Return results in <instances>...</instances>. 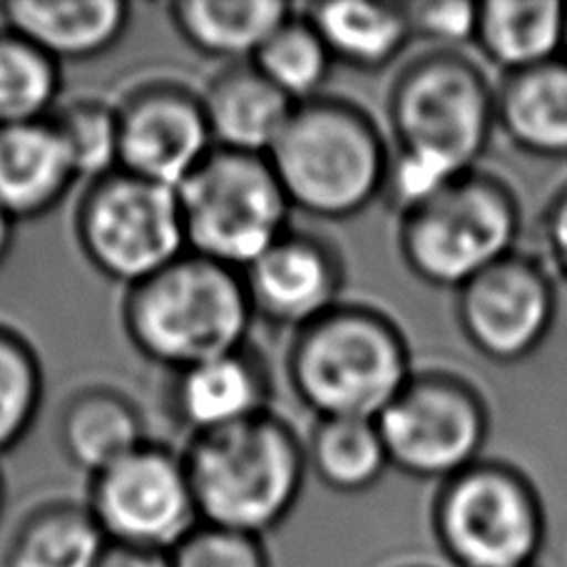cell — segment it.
<instances>
[{
  "mask_svg": "<svg viewBox=\"0 0 567 567\" xmlns=\"http://www.w3.org/2000/svg\"><path fill=\"white\" fill-rule=\"evenodd\" d=\"M284 373L313 419L377 421L416 367L406 331L389 311L343 299L291 333Z\"/></svg>",
  "mask_w": 567,
  "mask_h": 567,
  "instance_id": "1",
  "label": "cell"
},
{
  "mask_svg": "<svg viewBox=\"0 0 567 567\" xmlns=\"http://www.w3.org/2000/svg\"><path fill=\"white\" fill-rule=\"evenodd\" d=\"M202 525L265 540L297 508L307 451L277 411L187 439L182 449Z\"/></svg>",
  "mask_w": 567,
  "mask_h": 567,
  "instance_id": "2",
  "label": "cell"
},
{
  "mask_svg": "<svg viewBox=\"0 0 567 567\" xmlns=\"http://www.w3.org/2000/svg\"><path fill=\"white\" fill-rule=\"evenodd\" d=\"M255 323L241 271L192 251L123 289L120 299L130 347L169 373L247 347Z\"/></svg>",
  "mask_w": 567,
  "mask_h": 567,
  "instance_id": "3",
  "label": "cell"
},
{
  "mask_svg": "<svg viewBox=\"0 0 567 567\" xmlns=\"http://www.w3.org/2000/svg\"><path fill=\"white\" fill-rule=\"evenodd\" d=\"M389 155V135L367 107L323 93L293 107L267 159L293 212L349 221L381 202Z\"/></svg>",
  "mask_w": 567,
  "mask_h": 567,
  "instance_id": "4",
  "label": "cell"
},
{
  "mask_svg": "<svg viewBox=\"0 0 567 567\" xmlns=\"http://www.w3.org/2000/svg\"><path fill=\"white\" fill-rule=\"evenodd\" d=\"M523 205L508 179L475 167L439 195L396 217V249L406 269L433 289L458 291L518 251Z\"/></svg>",
  "mask_w": 567,
  "mask_h": 567,
  "instance_id": "5",
  "label": "cell"
},
{
  "mask_svg": "<svg viewBox=\"0 0 567 567\" xmlns=\"http://www.w3.org/2000/svg\"><path fill=\"white\" fill-rule=\"evenodd\" d=\"M393 150L433 157L458 172L481 167L495 125V85L468 53L423 50L403 63L386 97Z\"/></svg>",
  "mask_w": 567,
  "mask_h": 567,
  "instance_id": "6",
  "label": "cell"
},
{
  "mask_svg": "<svg viewBox=\"0 0 567 567\" xmlns=\"http://www.w3.org/2000/svg\"><path fill=\"white\" fill-rule=\"evenodd\" d=\"M431 530L451 567H535L548 538V513L528 473L481 458L435 485Z\"/></svg>",
  "mask_w": 567,
  "mask_h": 567,
  "instance_id": "7",
  "label": "cell"
},
{
  "mask_svg": "<svg viewBox=\"0 0 567 567\" xmlns=\"http://www.w3.org/2000/svg\"><path fill=\"white\" fill-rule=\"evenodd\" d=\"M192 255L247 269L291 227L293 209L265 155L215 147L175 189Z\"/></svg>",
  "mask_w": 567,
  "mask_h": 567,
  "instance_id": "8",
  "label": "cell"
},
{
  "mask_svg": "<svg viewBox=\"0 0 567 567\" xmlns=\"http://www.w3.org/2000/svg\"><path fill=\"white\" fill-rule=\"evenodd\" d=\"M73 235L87 265L123 289L187 251L177 192L125 169L85 182L75 202Z\"/></svg>",
  "mask_w": 567,
  "mask_h": 567,
  "instance_id": "9",
  "label": "cell"
},
{
  "mask_svg": "<svg viewBox=\"0 0 567 567\" xmlns=\"http://www.w3.org/2000/svg\"><path fill=\"white\" fill-rule=\"evenodd\" d=\"M377 425L393 471L441 485L483 458L493 416L485 393L463 373L416 369Z\"/></svg>",
  "mask_w": 567,
  "mask_h": 567,
  "instance_id": "10",
  "label": "cell"
},
{
  "mask_svg": "<svg viewBox=\"0 0 567 567\" xmlns=\"http://www.w3.org/2000/svg\"><path fill=\"white\" fill-rule=\"evenodd\" d=\"M85 505L110 545L172 553L199 525L182 451L147 441L87 478Z\"/></svg>",
  "mask_w": 567,
  "mask_h": 567,
  "instance_id": "11",
  "label": "cell"
},
{
  "mask_svg": "<svg viewBox=\"0 0 567 567\" xmlns=\"http://www.w3.org/2000/svg\"><path fill=\"white\" fill-rule=\"evenodd\" d=\"M558 279L545 259L513 251L455 291L453 313L465 343L495 367L533 359L558 323Z\"/></svg>",
  "mask_w": 567,
  "mask_h": 567,
  "instance_id": "12",
  "label": "cell"
},
{
  "mask_svg": "<svg viewBox=\"0 0 567 567\" xmlns=\"http://www.w3.org/2000/svg\"><path fill=\"white\" fill-rule=\"evenodd\" d=\"M117 110V169L177 189L212 142L202 90L172 73H147L125 85Z\"/></svg>",
  "mask_w": 567,
  "mask_h": 567,
  "instance_id": "13",
  "label": "cell"
},
{
  "mask_svg": "<svg viewBox=\"0 0 567 567\" xmlns=\"http://www.w3.org/2000/svg\"><path fill=\"white\" fill-rule=\"evenodd\" d=\"M347 275V257L333 237L297 225L241 269L255 319L289 333L339 307Z\"/></svg>",
  "mask_w": 567,
  "mask_h": 567,
  "instance_id": "14",
  "label": "cell"
},
{
  "mask_svg": "<svg viewBox=\"0 0 567 567\" xmlns=\"http://www.w3.org/2000/svg\"><path fill=\"white\" fill-rule=\"evenodd\" d=\"M169 377V416L187 439L275 411V373L251 341Z\"/></svg>",
  "mask_w": 567,
  "mask_h": 567,
  "instance_id": "15",
  "label": "cell"
},
{
  "mask_svg": "<svg viewBox=\"0 0 567 567\" xmlns=\"http://www.w3.org/2000/svg\"><path fill=\"white\" fill-rule=\"evenodd\" d=\"M133 23L125 0H6L0 25L16 30L58 65L90 63L113 50Z\"/></svg>",
  "mask_w": 567,
  "mask_h": 567,
  "instance_id": "16",
  "label": "cell"
},
{
  "mask_svg": "<svg viewBox=\"0 0 567 567\" xmlns=\"http://www.w3.org/2000/svg\"><path fill=\"white\" fill-rule=\"evenodd\" d=\"M58 449L87 478L150 441L140 403L110 383L70 393L58 413Z\"/></svg>",
  "mask_w": 567,
  "mask_h": 567,
  "instance_id": "17",
  "label": "cell"
},
{
  "mask_svg": "<svg viewBox=\"0 0 567 567\" xmlns=\"http://www.w3.org/2000/svg\"><path fill=\"white\" fill-rule=\"evenodd\" d=\"M199 90L215 147L245 155L267 157L297 107L251 63L221 65Z\"/></svg>",
  "mask_w": 567,
  "mask_h": 567,
  "instance_id": "18",
  "label": "cell"
},
{
  "mask_svg": "<svg viewBox=\"0 0 567 567\" xmlns=\"http://www.w3.org/2000/svg\"><path fill=\"white\" fill-rule=\"evenodd\" d=\"M78 182L68 152L48 120L0 127V212L16 225L50 215Z\"/></svg>",
  "mask_w": 567,
  "mask_h": 567,
  "instance_id": "19",
  "label": "cell"
},
{
  "mask_svg": "<svg viewBox=\"0 0 567 567\" xmlns=\"http://www.w3.org/2000/svg\"><path fill=\"white\" fill-rule=\"evenodd\" d=\"M495 125L523 155L567 159V60L505 75L495 85Z\"/></svg>",
  "mask_w": 567,
  "mask_h": 567,
  "instance_id": "20",
  "label": "cell"
},
{
  "mask_svg": "<svg viewBox=\"0 0 567 567\" xmlns=\"http://www.w3.org/2000/svg\"><path fill=\"white\" fill-rule=\"evenodd\" d=\"M293 10L279 0H179L169 23L189 50L221 68L251 63Z\"/></svg>",
  "mask_w": 567,
  "mask_h": 567,
  "instance_id": "21",
  "label": "cell"
},
{
  "mask_svg": "<svg viewBox=\"0 0 567 567\" xmlns=\"http://www.w3.org/2000/svg\"><path fill=\"white\" fill-rule=\"evenodd\" d=\"M327 45L333 65L381 73L413 43L403 3L329 0L299 8Z\"/></svg>",
  "mask_w": 567,
  "mask_h": 567,
  "instance_id": "22",
  "label": "cell"
},
{
  "mask_svg": "<svg viewBox=\"0 0 567 567\" xmlns=\"http://www.w3.org/2000/svg\"><path fill=\"white\" fill-rule=\"evenodd\" d=\"M565 10L560 0H488L478 3L473 48L503 75L563 58Z\"/></svg>",
  "mask_w": 567,
  "mask_h": 567,
  "instance_id": "23",
  "label": "cell"
},
{
  "mask_svg": "<svg viewBox=\"0 0 567 567\" xmlns=\"http://www.w3.org/2000/svg\"><path fill=\"white\" fill-rule=\"evenodd\" d=\"M107 540L85 501L50 498L20 515L3 567H97Z\"/></svg>",
  "mask_w": 567,
  "mask_h": 567,
  "instance_id": "24",
  "label": "cell"
},
{
  "mask_svg": "<svg viewBox=\"0 0 567 567\" xmlns=\"http://www.w3.org/2000/svg\"><path fill=\"white\" fill-rule=\"evenodd\" d=\"M303 451L313 478L341 495L371 491L391 468L377 421L317 419Z\"/></svg>",
  "mask_w": 567,
  "mask_h": 567,
  "instance_id": "25",
  "label": "cell"
},
{
  "mask_svg": "<svg viewBox=\"0 0 567 567\" xmlns=\"http://www.w3.org/2000/svg\"><path fill=\"white\" fill-rule=\"evenodd\" d=\"M63 100V65L0 25V127L45 123Z\"/></svg>",
  "mask_w": 567,
  "mask_h": 567,
  "instance_id": "26",
  "label": "cell"
},
{
  "mask_svg": "<svg viewBox=\"0 0 567 567\" xmlns=\"http://www.w3.org/2000/svg\"><path fill=\"white\" fill-rule=\"evenodd\" d=\"M251 65L293 105H301L323 95L333 60L317 30L297 8L261 45Z\"/></svg>",
  "mask_w": 567,
  "mask_h": 567,
  "instance_id": "27",
  "label": "cell"
},
{
  "mask_svg": "<svg viewBox=\"0 0 567 567\" xmlns=\"http://www.w3.org/2000/svg\"><path fill=\"white\" fill-rule=\"evenodd\" d=\"M45 401L43 359L23 331L0 321V458L38 423Z\"/></svg>",
  "mask_w": 567,
  "mask_h": 567,
  "instance_id": "28",
  "label": "cell"
},
{
  "mask_svg": "<svg viewBox=\"0 0 567 567\" xmlns=\"http://www.w3.org/2000/svg\"><path fill=\"white\" fill-rule=\"evenodd\" d=\"M80 182H93L117 169V110L115 100L75 95L60 100L48 120Z\"/></svg>",
  "mask_w": 567,
  "mask_h": 567,
  "instance_id": "29",
  "label": "cell"
},
{
  "mask_svg": "<svg viewBox=\"0 0 567 567\" xmlns=\"http://www.w3.org/2000/svg\"><path fill=\"white\" fill-rule=\"evenodd\" d=\"M411 38L425 45V50H455L465 53V48L475 43L478 28V3L471 0H413L403 3Z\"/></svg>",
  "mask_w": 567,
  "mask_h": 567,
  "instance_id": "30",
  "label": "cell"
},
{
  "mask_svg": "<svg viewBox=\"0 0 567 567\" xmlns=\"http://www.w3.org/2000/svg\"><path fill=\"white\" fill-rule=\"evenodd\" d=\"M172 567H271L267 543L251 535L197 525L175 550Z\"/></svg>",
  "mask_w": 567,
  "mask_h": 567,
  "instance_id": "31",
  "label": "cell"
},
{
  "mask_svg": "<svg viewBox=\"0 0 567 567\" xmlns=\"http://www.w3.org/2000/svg\"><path fill=\"white\" fill-rule=\"evenodd\" d=\"M540 237L545 249V265L553 277L567 284V185L550 197L540 217Z\"/></svg>",
  "mask_w": 567,
  "mask_h": 567,
  "instance_id": "32",
  "label": "cell"
},
{
  "mask_svg": "<svg viewBox=\"0 0 567 567\" xmlns=\"http://www.w3.org/2000/svg\"><path fill=\"white\" fill-rule=\"evenodd\" d=\"M97 567H172L169 553L127 548V545H110L100 558Z\"/></svg>",
  "mask_w": 567,
  "mask_h": 567,
  "instance_id": "33",
  "label": "cell"
},
{
  "mask_svg": "<svg viewBox=\"0 0 567 567\" xmlns=\"http://www.w3.org/2000/svg\"><path fill=\"white\" fill-rule=\"evenodd\" d=\"M16 221L10 219L6 212H0V267L6 265L10 251H13L16 245Z\"/></svg>",
  "mask_w": 567,
  "mask_h": 567,
  "instance_id": "34",
  "label": "cell"
},
{
  "mask_svg": "<svg viewBox=\"0 0 567 567\" xmlns=\"http://www.w3.org/2000/svg\"><path fill=\"white\" fill-rule=\"evenodd\" d=\"M6 501H8V488H6V475L0 471V515L6 511Z\"/></svg>",
  "mask_w": 567,
  "mask_h": 567,
  "instance_id": "35",
  "label": "cell"
},
{
  "mask_svg": "<svg viewBox=\"0 0 567 567\" xmlns=\"http://www.w3.org/2000/svg\"><path fill=\"white\" fill-rule=\"evenodd\" d=\"M563 60H567V10H565V38H563Z\"/></svg>",
  "mask_w": 567,
  "mask_h": 567,
  "instance_id": "36",
  "label": "cell"
},
{
  "mask_svg": "<svg viewBox=\"0 0 567 567\" xmlns=\"http://www.w3.org/2000/svg\"><path fill=\"white\" fill-rule=\"evenodd\" d=\"M399 567H431V565H419V563L413 565V563H409V565H399Z\"/></svg>",
  "mask_w": 567,
  "mask_h": 567,
  "instance_id": "37",
  "label": "cell"
},
{
  "mask_svg": "<svg viewBox=\"0 0 567 567\" xmlns=\"http://www.w3.org/2000/svg\"><path fill=\"white\" fill-rule=\"evenodd\" d=\"M535 567H538V565H535Z\"/></svg>",
  "mask_w": 567,
  "mask_h": 567,
  "instance_id": "38",
  "label": "cell"
}]
</instances>
